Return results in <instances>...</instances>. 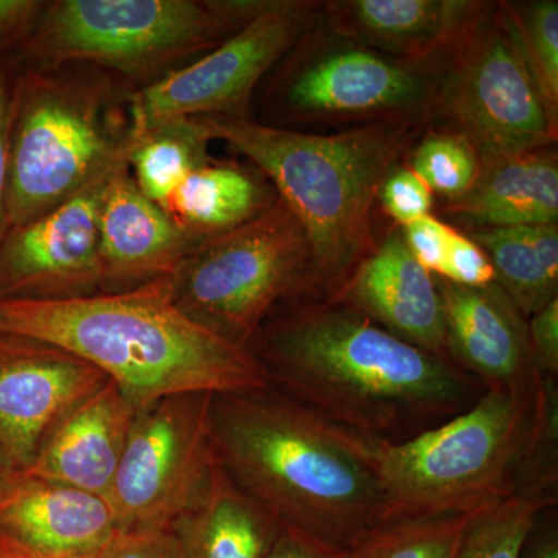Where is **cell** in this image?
Wrapping results in <instances>:
<instances>
[{"mask_svg": "<svg viewBox=\"0 0 558 558\" xmlns=\"http://www.w3.org/2000/svg\"><path fill=\"white\" fill-rule=\"evenodd\" d=\"M557 508L545 510L529 535L521 558H558Z\"/></svg>", "mask_w": 558, "mask_h": 558, "instance_id": "38", "label": "cell"}, {"mask_svg": "<svg viewBox=\"0 0 558 558\" xmlns=\"http://www.w3.org/2000/svg\"><path fill=\"white\" fill-rule=\"evenodd\" d=\"M119 535L108 501L17 472L0 494V549L14 558H106Z\"/></svg>", "mask_w": 558, "mask_h": 558, "instance_id": "15", "label": "cell"}, {"mask_svg": "<svg viewBox=\"0 0 558 558\" xmlns=\"http://www.w3.org/2000/svg\"><path fill=\"white\" fill-rule=\"evenodd\" d=\"M0 332L64 349L100 369L137 410L189 392L269 387L247 348L209 332L170 278L65 301H0Z\"/></svg>", "mask_w": 558, "mask_h": 558, "instance_id": "3", "label": "cell"}, {"mask_svg": "<svg viewBox=\"0 0 558 558\" xmlns=\"http://www.w3.org/2000/svg\"><path fill=\"white\" fill-rule=\"evenodd\" d=\"M0 558H14V557L10 556V554H7L5 550L0 549Z\"/></svg>", "mask_w": 558, "mask_h": 558, "instance_id": "40", "label": "cell"}, {"mask_svg": "<svg viewBox=\"0 0 558 558\" xmlns=\"http://www.w3.org/2000/svg\"><path fill=\"white\" fill-rule=\"evenodd\" d=\"M379 523L470 515L520 494L558 499V379L487 389L464 413L398 446H373Z\"/></svg>", "mask_w": 558, "mask_h": 558, "instance_id": "4", "label": "cell"}, {"mask_svg": "<svg viewBox=\"0 0 558 558\" xmlns=\"http://www.w3.org/2000/svg\"><path fill=\"white\" fill-rule=\"evenodd\" d=\"M282 527L216 462L205 494L170 529L182 558H267Z\"/></svg>", "mask_w": 558, "mask_h": 558, "instance_id": "22", "label": "cell"}, {"mask_svg": "<svg viewBox=\"0 0 558 558\" xmlns=\"http://www.w3.org/2000/svg\"><path fill=\"white\" fill-rule=\"evenodd\" d=\"M271 126L418 119L432 123L435 76L427 69L317 24L260 84Z\"/></svg>", "mask_w": 558, "mask_h": 558, "instance_id": "10", "label": "cell"}, {"mask_svg": "<svg viewBox=\"0 0 558 558\" xmlns=\"http://www.w3.org/2000/svg\"><path fill=\"white\" fill-rule=\"evenodd\" d=\"M197 119L209 137L247 157L299 219L311 244L315 300L336 295L376 247L373 211L381 183L429 126L391 119L315 134L255 119Z\"/></svg>", "mask_w": 558, "mask_h": 558, "instance_id": "5", "label": "cell"}, {"mask_svg": "<svg viewBox=\"0 0 558 558\" xmlns=\"http://www.w3.org/2000/svg\"><path fill=\"white\" fill-rule=\"evenodd\" d=\"M0 241V301H65L105 293L100 207L106 180Z\"/></svg>", "mask_w": 558, "mask_h": 558, "instance_id": "13", "label": "cell"}, {"mask_svg": "<svg viewBox=\"0 0 558 558\" xmlns=\"http://www.w3.org/2000/svg\"><path fill=\"white\" fill-rule=\"evenodd\" d=\"M277 201V191L253 165L209 157L161 208L183 233L201 242L258 218Z\"/></svg>", "mask_w": 558, "mask_h": 558, "instance_id": "23", "label": "cell"}, {"mask_svg": "<svg viewBox=\"0 0 558 558\" xmlns=\"http://www.w3.org/2000/svg\"><path fill=\"white\" fill-rule=\"evenodd\" d=\"M470 515L451 513L376 524L349 546L348 557L457 558Z\"/></svg>", "mask_w": 558, "mask_h": 558, "instance_id": "26", "label": "cell"}, {"mask_svg": "<svg viewBox=\"0 0 558 558\" xmlns=\"http://www.w3.org/2000/svg\"><path fill=\"white\" fill-rule=\"evenodd\" d=\"M323 2L266 0L236 33L197 60L130 95L131 137L175 119L252 120L255 92L322 17Z\"/></svg>", "mask_w": 558, "mask_h": 558, "instance_id": "11", "label": "cell"}, {"mask_svg": "<svg viewBox=\"0 0 558 558\" xmlns=\"http://www.w3.org/2000/svg\"><path fill=\"white\" fill-rule=\"evenodd\" d=\"M447 357L487 389H519L542 379L529 340L527 319L497 282L484 288L436 277Z\"/></svg>", "mask_w": 558, "mask_h": 558, "instance_id": "16", "label": "cell"}, {"mask_svg": "<svg viewBox=\"0 0 558 558\" xmlns=\"http://www.w3.org/2000/svg\"><path fill=\"white\" fill-rule=\"evenodd\" d=\"M332 296L400 339L447 357L446 322L436 277L413 258L399 227L377 242Z\"/></svg>", "mask_w": 558, "mask_h": 558, "instance_id": "17", "label": "cell"}, {"mask_svg": "<svg viewBox=\"0 0 558 558\" xmlns=\"http://www.w3.org/2000/svg\"><path fill=\"white\" fill-rule=\"evenodd\" d=\"M21 62L11 54H0V241L9 230L10 134L14 95L20 78Z\"/></svg>", "mask_w": 558, "mask_h": 558, "instance_id": "32", "label": "cell"}, {"mask_svg": "<svg viewBox=\"0 0 558 558\" xmlns=\"http://www.w3.org/2000/svg\"><path fill=\"white\" fill-rule=\"evenodd\" d=\"M106 558H182L171 529L119 532Z\"/></svg>", "mask_w": 558, "mask_h": 558, "instance_id": "35", "label": "cell"}, {"mask_svg": "<svg viewBox=\"0 0 558 558\" xmlns=\"http://www.w3.org/2000/svg\"><path fill=\"white\" fill-rule=\"evenodd\" d=\"M558 499L520 494L469 517L457 558H521L535 524Z\"/></svg>", "mask_w": 558, "mask_h": 558, "instance_id": "27", "label": "cell"}, {"mask_svg": "<svg viewBox=\"0 0 558 558\" xmlns=\"http://www.w3.org/2000/svg\"><path fill=\"white\" fill-rule=\"evenodd\" d=\"M433 197L435 194L432 190L405 161L384 180L377 202H380L388 218L395 220L396 227L402 229L414 220L432 215Z\"/></svg>", "mask_w": 558, "mask_h": 558, "instance_id": "30", "label": "cell"}, {"mask_svg": "<svg viewBox=\"0 0 558 558\" xmlns=\"http://www.w3.org/2000/svg\"><path fill=\"white\" fill-rule=\"evenodd\" d=\"M196 244L163 208L138 190L128 165L106 180L100 207L105 292H121L171 277Z\"/></svg>", "mask_w": 558, "mask_h": 558, "instance_id": "19", "label": "cell"}, {"mask_svg": "<svg viewBox=\"0 0 558 558\" xmlns=\"http://www.w3.org/2000/svg\"><path fill=\"white\" fill-rule=\"evenodd\" d=\"M44 3L38 0H0V54H16L38 21Z\"/></svg>", "mask_w": 558, "mask_h": 558, "instance_id": "36", "label": "cell"}, {"mask_svg": "<svg viewBox=\"0 0 558 558\" xmlns=\"http://www.w3.org/2000/svg\"><path fill=\"white\" fill-rule=\"evenodd\" d=\"M209 432L219 468L282 526L348 549L379 523L374 444L277 389L213 395Z\"/></svg>", "mask_w": 558, "mask_h": 558, "instance_id": "2", "label": "cell"}, {"mask_svg": "<svg viewBox=\"0 0 558 558\" xmlns=\"http://www.w3.org/2000/svg\"><path fill=\"white\" fill-rule=\"evenodd\" d=\"M132 90L92 65H21L11 117L9 229L128 165Z\"/></svg>", "mask_w": 558, "mask_h": 558, "instance_id": "6", "label": "cell"}, {"mask_svg": "<svg viewBox=\"0 0 558 558\" xmlns=\"http://www.w3.org/2000/svg\"><path fill=\"white\" fill-rule=\"evenodd\" d=\"M454 227L435 215L424 216L400 229L413 258L435 277L442 275Z\"/></svg>", "mask_w": 558, "mask_h": 558, "instance_id": "31", "label": "cell"}, {"mask_svg": "<svg viewBox=\"0 0 558 558\" xmlns=\"http://www.w3.org/2000/svg\"><path fill=\"white\" fill-rule=\"evenodd\" d=\"M440 278L468 288H484L495 282L494 269L484 250L464 231L454 229Z\"/></svg>", "mask_w": 558, "mask_h": 558, "instance_id": "33", "label": "cell"}, {"mask_svg": "<svg viewBox=\"0 0 558 558\" xmlns=\"http://www.w3.org/2000/svg\"><path fill=\"white\" fill-rule=\"evenodd\" d=\"M535 366L543 377L558 379V299L527 319Z\"/></svg>", "mask_w": 558, "mask_h": 558, "instance_id": "34", "label": "cell"}, {"mask_svg": "<svg viewBox=\"0 0 558 558\" xmlns=\"http://www.w3.org/2000/svg\"><path fill=\"white\" fill-rule=\"evenodd\" d=\"M266 0H54L14 58L21 65L84 64L149 86L240 31Z\"/></svg>", "mask_w": 558, "mask_h": 558, "instance_id": "7", "label": "cell"}, {"mask_svg": "<svg viewBox=\"0 0 558 558\" xmlns=\"http://www.w3.org/2000/svg\"><path fill=\"white\" fill-rule=\"evenodd\" d=\"M529 65L550 108L558 112V2H506Z\"/></svg>", "mask_w": 558, "mask_h": 558, "instance_id": "29", "label": "cell"}, {"mask_svg": "<svg viewBox=\"0 0 558 558\" xmlns=\"http://www.w3.org/2000/svg\"><path fill=\"white\" fill-rule=\"evenodd\" d=\"M17 472H20V470L14 469L10 459L7 458V454L3 453L2 449H0V494L5 490L7 486H9L11 480L14 478V475H16Z\"/></svg>", "mask_w": 558, "mask_h": 558, "instance_id": "39", "label": "cell"}, {"mask_svg": "<svg viewBox=\"0 0 558 558\" xmlns=\"http://www.w3.org/2000/svg\"><path fill=\"white\" fill-rule=\"evenodd\" d=\"M138 411L109 380L51 429L24 473L106 499Z\"/></svg>", "mask_w": 558, "mask_h": 558, "instance_id": "20", "label": "cell"}, {"mask_svg": "<svg viewBox=\"0 0 558 558\" xmlns=\"http://www.w3.org/2000/svg\"><path fill=\"white\" fill-rule=\"evenodd\" d=\"M267 558H349L348 550L337 548L303 534L296 529L284 526Z\"/></svg>", "mask_w": 558, "mask_h": 558, "instance_id": "37", "label": "cell"}, {"mask_svg": "<svg viewBox=\"0 0 558 558\" xmlns=\"http://www.w3.org/2000/svg\"><path fill=\"white\" fill-rule=\"evenodd\" d=\"M407 165L433 194L457 201L475 185L481 161L468 138L447 130H427L407 157Z\"/></svg>", "mask_w": 558, "mask_h": 558, "instance_id": "28", "label": "cell"}, {"mask_svg": "<svg viewBox=\"0 0 558 558\" xmlns=\"http://www.w3.org/2000/svg\"><path fill=\"white\" fill-rule=\"evenodd\" d=\"M446 222L472 231L558 223V157L550 148L481 163L475 185L442 207Z\"/></svg>", "mask_w": 558, "mask_h": 558, "instance_id": "21", "label": "cell"}, {"mask_svg": "<svg viewBox=\"0 0 558 558\" xmlns=\"http://www.w3.org/2000/svg\"><path fill=\"white\" fill-rule=\"evenodd\" d=\"M209 137L202 121H161L132 135L126 163L138 190L163 207L183 179L209 159Z\"/></svg>", "mask_w": 558, "mask_h": 558, "instance_id": "25", "label": "cell"}, {"mask_svg": "<svg viewBox=\"0 0 558 558\" xmlns=\"http://www.w3.org/2000/svg\"><path fill=\"white\" fill-rule=\"evenodd\" d=\"M168 278L180 310L242 348L282 306L315 300L310 240L279 197L258 218L197 242Z\"/></svg>", "mask_w": 558, "mask_h": 558, "instance_id": "8", "label": "cell"}, {"mask_svg": "<svg viewBox=\"0 0 558 558\" xmlns=\"http://www.w3.org/2000/svg\"><path fill=\"white\" fill-rule=\"evenodd\" d=\"M109 379L64 349L0 332V449L24 472L51 429Z\"/></svg>", "mask_w": 558, "mask_h": 558, "instance_id": "14", "label": "cell"}, {"mask_svg": "<svg viewBox=\"0 0 558 558\" xmlns=\"http://www.w3.org/2000/svg\"><path fill=\"white\" fill-rule=\"evenodd\" d=\"M433 76L432 121L468 138L481 163L556 145L558 112L539 89L508 3L484 2Z\"/></svg>", "mask_w": 558, "mask_h": 558, "instance_id": "9", "label": "cell"}, {"mask_svg": "<svg viewBox=\"0 0 558 558\" xmlns=\"http://www.w3.org/2000/svg\"><path fill=\"white\" fill-rule=\"evenodd\" d=\"M207 392L140 410L106 501L119 532L170 529L207 490L216 468Z\"/></svg>", "mask_w": 558, "mask_h": 558, "instance_id": "12", "label": "cell"}, {"mask_svg": "<svg viewBox=\"0 0 558 558\" xmlns=\"http://www.w3.org/2000/svg\"><path fill=\"white\" fill-rule=\"evenodd\" d=\"M483 5L481 0H332L323 2L322 16L337 35L433 73Z\"/></svg>", "mask_w": 558, "mask_h": 558, "instance_id": "18", "label": "cell"}, {"mask_svg": "<svg viewBox=\"0 0 558 558\" xmlns=\"http://www.w3.org/2000/svg\"><path fill=\"white\" fill-rule=\"evenodd\" d=\"M247 349L269 387L381 446L438 427L487 391L450 359L400 339L336 296L282 306Z\"/></svg>", "mask_w": 558, "mask_h": 558, "instance_id": "1", "label": "cell"}, {"mask_svg": "<svg viewBox=\"0 0 558 558\" xmlns=\"http://www.w3.org/2000/svg\"><path fill=\"white\" fill-rule=\"evenodd\" d=\"M490 260L495 282L531 318L558 299V223L464 231Z\"/></svg>", "mask_w": 558, "mask_h": 558, "instance_id": "24", "label": "cell"}]
</instances>
